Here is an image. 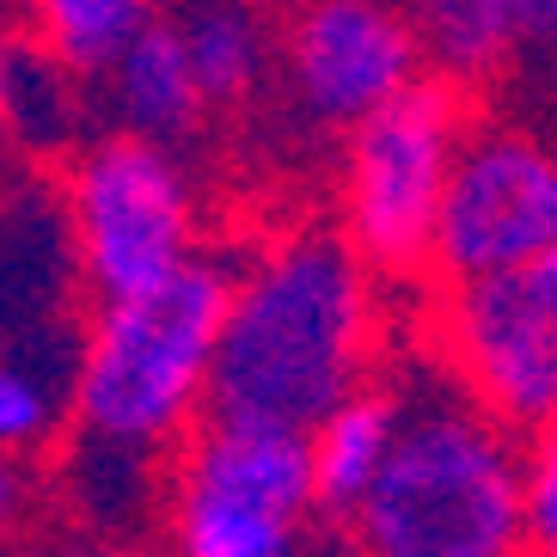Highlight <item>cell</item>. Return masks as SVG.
Returning a JSON list of instances; mask_svg holds the SVG:
<instances>
[{"label": "cell", "instance_id": "1", "mask_svg": "<svg viewBox=\"0 0 557 557\" xmlns=\"http://www.w3.org/2000/svg\"><path fill=\"white\" fill-rule=\"evenodd\" d=\"M374 349L368 258L337 233H295L233 276L209 410L307 435L361 386Z\"/></svg>", "mask_w": 557, "mask_h": 557}, {"label": "cell", "instance_id": "2", "mask_svg": "<svg viewBox=\"0 0 557 557\" xmlns=\"http://www.w3.org/2000/svg\"><path fill=\"white\" fill-rule=\"evenodd\" d=\"M374 557H503L521 552V447L466 386L405 398L393 454L349 515Z\"/></svg>", "mask_w": 557, "mask_h": 557}, {"label": "cell", "instance_id": "3", "mask_svg": "<svg viewBox=\"0 0 557 557\" xmlns=\"http://www.w3.org/2000/svg\"><path fill=\"white\" fill-rule=\"evenodd\" d=\"M227 258H190L172 276L111 295L81 344V374H74V435L141 454H172L184 429L209 410L214 344L233 295Z\"/></svg>", "mask_w": 557, "mask_h": 557}, {"label": "cell", "instance_id": "4", "mask_svg": "<svg viewBox=\"0 0 557 557\" xmlns=\"http://www.w3.org/2000/svg\"><path fill=\"white\" fill-rule=\"evenodd\" d=\"M160 521L190 557H295L319 521L307 435L209 410L172 447Z\"/></svg>", "mask_w": 557, "mask_h": 557}, {"label": "cell", "instance_id": "5", "mask_svg": "<svg viewBox=\"0 0 557 557\" xmlns=\"http://www.w3.org/2000/svg\"><path fill=\"white\" fill-rule=\"evenodd\" d=\"M459 141L466 111L442 81H410L398 99L349 129L344 221L349 246L374 270H423L435 258V221Z\"/></svg>", "mask_w": 557, "mask_h": 557}, {"label": "cell", "instance_id": "6", "mask_svg": "<svg viewBox=\"0 0 557 557\" xmlns=\"http://www.w3.org/2000/svg\"><path fill=\"white\" fill-rule=\"evenodd\" d=\"M67 233L92 295H135L197 258V190L172 160V141L111 135L67 172Z\"/></svg>", "mask_w": 557, "mask_h": 557}, {"label": "cell", "instance_id": "7", "mask_svg": "<svg viewBox=\"0 0 557 557\" xmlns=\"http://www.w3.org/2000/svg\"><path fill=\"white\" fill-rule=\"evenodd\" d=\"M545 251H557V148L527 129H466L429 263L454 282L521 276Z\"/></svg>", "mask_w": 557, "mask_h": 557}, {"label": "cell", "instance_id": "8", "mask_svg": "<svg viewBox=\"0 0 557 557\" xmlns=\"http://www.w3.org/2000/svg\"><path fill=\"white\" fill-rule=\"evenodd\" d=\"M423 37L393 0H300V18L282 37L288 104L312 129H356L386 99L417 81Z\"/></svg>", "mask_w": 557, "mask_h": 557}, {"label": "cell", "instance_id": "9", "mask_svg": "<svg viewBox=\"0 0 557 557\" xmlns=\"http://www.w3.org/2000/svg\"><path fill=\"white\" fill-rule=\"evenodd\" d=\"M442 344L459 386L508 429L557 417V331L540 312L527 276H466L442 312Z\"/></svg>", "mask_w": 557, "mask_h": 557}, {"label": "cell", "instance_id": "10", "mask_svg": "<svg viewBox=\"0 0 557 557\" xmlns=\"http://www.w3.org/2000/svg\"><path fill=\"white\" fill-rule=\"evenodd\" d=\"M410 18L454 81H484L515 55H557V0H410Z\"/></svg>", "mask_w": 557, "mask_h": 557}, {"label": "cell", "instance_id": "11", "mask_svg": "<svg viewBox=\"0 0 557 557\" xmlns=\"http://www.w3.org/2000/svg\"><path fill=\"white\" fill-rule=\"evenodd\" d=\"M104 74H111V86H104L111 116H116V129H129V135L184 141L202 123V111H209V99H202V86H197V67H190V50H184L178 18L153 13L104 62Z\"/></svg>", "mask_w": 557, "mask_h": 557}, {"label": "cell", "instance_id": "12", "mask_svg": "<svg viewBox=\"0 0 557 557\" xmlns=\"http://www.w3.org/2000/svg\"><path fill=\"white\" fill-rule=\"evenodd\" d=\"M398 417H405V398L398 393L356 386V393H344L307 429V466H312L319 515H337V521L356 515V503L368 496V484L380 478V466L393 454Z\"/></svg>", "mask_w": 557, "mask_h": 557}, {"label": "cell", "instance_id": "13", "mask_svg": "<svg viewBox=\"0 0 557 557\" xmlns=\"http://www.w3.org/2000/svg\"><path fill=\"white\" fill-rule=\"evenodd\" d=\"M81 344L67 325H44L0 344V454H37L74 410Z\"/></svg>", "mask_w": 557, "mask_h": 557}, {"label": "cell", "instance_id": "14", "mask_svg": "<svg viewBox=\"0 0 557 557\" xmlns=\"http://www.w3.org/2000/svg\"><path fill=\"white\" fill-rule=\"evenodd\" d=\"M67 503L104 540H141L165 503L160 454L74 435V454H67Z\"/></svg>", "mask_w": 557, "mask_h": 557}, {"label": "cell", "instance_id": "15", "mask_svg": "<svg viewBox=\"0 0 557 557\" xmlns=\"http://www.w3.org/2000/svg\"><path fill=\"white\" fill-rule=\"evenodd\" d=\"M184 50L197 67L202 99L214 104H239L251 99L270 74V32H263L258 0H190L178 13Z\"/></svg>", "mask_w": 557, "mask_h": 557}, {"label": "cell", "instance_id": "16", "mask_svg": "<svg viewBox=\"0 0 557 557\" xmlns=\"http://www.w3.org/2000/svg\"><path fill=\"white\" fill-rule=\"evenodd\" d=\"M18 7L37 44L74 74H104V62L160 13V0H18Z\"/></svg>", "mask_w": 557, "mask_h": 557}, {"label": "cell", "instance_id": "17", "mask_svg": "<svg viewBox=\"0 0 557 557\" xmlns=\"http://www.w3.org/2000/svg\"><path fill=\"white\" fill-rule=\"evenodd\" d=\"M74 67L55 62L44 44H37V55H18L13 50V81H7V116L18 123V135L25 141H37V148H55V141H67V129H74V104H81V92H74Z\"/></svg>", "mask_w": 557, "mask_h": 557}, {"label": "cell", "instance_id": "18", "mask_svg": "<svg viewBox=\"0 0 557 557\" xmlns=\"http://www.w3.org/2000/svg\"><path fill=\"white\" fill-rule=\"evenodd\" d=\"M521 447V545L557 557V417L527 429Z\"/></svg>", "mask_w": 557, "mask_h": 557}, {"label": "cell", "instance_id": "19", "mask_svg": "<svg viewBox=\"0 0 557 557\" xmlns=\"http://www.w3.org/2000/svg\"><path fill=\"white\" fill-rule=\"evenodd\" d=\"M37 503V472L25 466V454H0V533L18 527Z\"/></svg>", "mask_w": 557, "mask_h": 557}, {"label": "cell", "instance_id": "20", "mask_svg": "<svg viewBox=\"0 0 557 557\" xmlns=\"http://www.w3.org/2000/svg\"><path fill=\"white\" fill-rule=\"evenodd\" d=\"M527 276V288H533V300H540V312L552 319V331H557V251H545L533 270H521Z\"/></svg>", "mask_w": 557, "mask_h": 557}, {"label": "cell", "instance_id": "21", "mask_svg": "<svg viewBox=\"0 0 557 557\" xmlns=\"http://www.w3.org/2000/svg\"><path fill=\"white\" fill-rule=\"evenodd\" d=\"M7 81H13V50L0 44V116H7Z\"/></svg>", "mask_w": 557, "mask_h": 557}, {"label": "cell", "instance_id": "22", "mask_svg": "<svg viewBox=\"0 0 557 557\" xmlns=\"http://www.w3.org/2000/svg\"><path fill=\"white\" fill-rule=\"evenodd\" d=\"M258 7H300V0H258Z\"/></svg>", "mask_w": 557, "mask_h": 557}, {"label": "cell", "instance_id": "23", "mask_svg": "<svg viewBox=\"0 0 557 557\" xmlns=\"http://www.w3.org/2000/svg\"><path fill=\"white\" fill-rule=\"evenodd\" d=\"M0 13H7V0H0Z\"/></svg>", "mask_w": 557, "mask_h": 557}]
</instances>
